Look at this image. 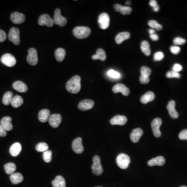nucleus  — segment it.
Here are the masks:
<instances>
[{"label": "nucleus", "mask_w": 187, "mask_h": 187, "mask_svg": "<svg viewBox=\"0 0 187 187\" xmlns=\"http://www.w3.org/2000/svg\"><path fill=\"white\" fill-rule=\"evenodd\" d=\"M66 88L68 92L70 93H78L81 88L80 76H75L70 78L66 83Z\"/></svg>", "instance_id": "1"}, {"label": "nucleus", "mask_w": 187, "mask_h": 187, "mask_svg": "<svg viewBox=\"0 0 187 187\" xmlns=\"http://www.w3.org/2000/svg\"><path fill=\"white\" fill-rule=\"evenodd\" d=\"M73 33L76 38L78 39H83L91 35V30L87 27L79 26L74 28L73 30Z\"/></svg>", "instance_id": "2"}, {"label": "nucleus", "mask_w": 187, "mask_h": 187, "mask_svg": "<svg viewBox=\"0 0 187 187\" xmlns=\"http://www.w3.org/2000/svg\"><path fill=\"white\" fill-rule=\"evenodd\" d=\"M116 162L118 166L121 169H127L131 162V159L126 154L121 153L116 158Z\"/></svg>", "instance_id": "3"}, {"label": "nucleus", "mask_w": 187, "mask_h": 187, "mask_svg": "<svg viewBox=\"0 0 187 187\" xmlns=\"http://www.w3.org/2000/svg\"><path fill=\"white\" fill-rule=\"evenodd\" d=\"M93 163L92 169L93 173L96 176H99L103 173L104 169L100 162V158L98 156H95L93 158Z\"/></svg>", "instance_id": "4"}, {"label": "nucleus", "mask_w": 187, "mask_h": 187, "mask_svg": "<svg viewBox=\"0 0 187 187\" xmlns=\"http://www.w3.org/2000/svg\"><path fill=\"white\" fill-rule=\"evenodd\" d=\"M8 38L15 45H18L20 43L19 29L15 27L12 28L8 35Z\"/></svg>", "instance_id": "5"}, {"label": "nucleus", "mask_w": 187, "mask_h": 187, "mask_svg": "<svg viewBox=\"0 0 187 187\" xmlns=\"http://www.w3.org/2000/svg\"><path fill=\"white\" fill-rule=\"evenodd\" d=\"M53 20L55 24H58L60 27L65 26L67 23L66 18L61 15V9L59 8H56L55 10L54 16Z\"/></svg>", "instance_id": "6"}, {"label": "nucleus", "mask_w": 187, "mask_h": 187, "mask_svg": "<svg viewBox=\"0 0 187 187\" xmlns=\"http://www.w3.org/2000/svg\"><path fill=\"white\" fill-rule=\"evenodd\" d=\"M98 24L101 29H107L110 24V17L108 14L105 13H102L98 17Z\"/></svg>", "instance_id": "7"}, {"label": "nucleus", "mask_w": 187, "mask_h": 187, "mask_svg": "<svg viewBox=\"0 0 187 187\" xmlns=\"http://www.w3.org/2000/svg\"><path fill=\"white\" fill-rule=\"evenodd\" d=\"M162 124V121L159 118L154 119L151 123V128L152 130L153 135L156 137H160L161 136V132L160 131V127Z\"/></svg>", "instance_id": "8"}, {"label": "nucleus", "mask_w": 187, "mask_h": 187, "mask_svg": "<svg viewBox=\"0 0 187 187\" xmlns=\"http://www.w3.org/2000/svg\"><path fill=\"white\" fill-rule=\"evenodd\" d=\"M2 63L6 66L12 67L16 65V59L14 56L11 54H5L1 58Z\"/></svg>", "instance_id": "9"}, {"label": "nucleus", "mask_w": 187, "mask_h": 187, "mask_svg": "<svg viewBox=\"0 0 187 187\" xmlns=\"http://www.w3.org/2000/svg\"><path fill=\"white\" fill-rule=\"evenodd\" d=\"M27 62L31 66H35L38 63V53L35 48H31L28 50Z\"/></svg>", "instance_id": "10"}, {"label": "nucleus", "mask_w": 187, "mask_h": 187, "mask_svg": "<svg viewBox=\"0 0 187 187\" xmlns=\"http://www.w3.org/2000/svg\"><path fill=\"white\" fill-rule=\"evenodd\" d=\"M38 24L40 26H47L48 27H51L54 25L53 19L48 14H43L40 16L38 20Z\"/></svg>", "instance_id": "11"}, {"label": "nucleus", "mask_w": 187, "mask_h": 187, "mask_svg": "<svg viewBox=\"0 0 187 187\" xmlns=\"http://www.w3.org/2000/svg\"><path fill=\"white\" fill-rule=\"evenodd\" d=\"M112 92L114 93H121L125 96H127L130 93V89L122 83H118L115 85L112 88Z\"/></svg>", "instance_id": "12"}, {"label": "nucleus", "mask_w": 187, "mask_h": 187, "mask_svg": "<svg viewBox=\"0 0 187 187\" xmlns=\"http://www.w3.org/2000/svg\"><path fill=\"white\" fill-rule=\"evenodd\" d=\"M72 148L74 152L77 154H81L83 152L84 147L82 144V139L81 138H77L73 141Z\"/></svg>", "instance_id": "13"}, {"label": "nucleus", "mask_w": 187, "mask_h": 187, "mask_svg": "<svg viewBox=\"0 0 187 187\" xmlns=\"http://www.w3.org/2000/svg\"><path fill=\"white\" fill-rule=\"evenodd\" d=\"M94 106V101L91 99H84L80 101L78 108L81 111H86L92 109Z\"/></svg>", "instance_id": "14"}, {"label": "nucleus", "mask_w": 187, "mask_h": 187, "mask_svg": "<svg viewBox=\"0 0 187 187\" xmlns=\"http://www.w3.org/2000/svg\"><path fill=\"white\" fill-rule=\"evenodd\" d=\"M48 121L52 127L57 128L62 121V117L59 114H53L51 115Z\"/></svg>", "instance_id": "15"}, {"label": "nucleus", "mask_w": 187, "mask_h": 187, "mask_svg": "<svg viewBox=\"0 0 187 187\" xmlns=\"http://www.w3.org/2000/svg\"><path fill=\"white\" fill-rule=\"evenodd\" d=\"M11 20L15 24H20L24 22L26 20V17L22 13L14 12L11 14Z\"/></svg>", "instance_id": "16"}, {"label": "nucleus", "mask_w": 187, "mask_h": 187, "mask_svg": "<svg viewBox=\"0 0 187 187\" xmlns=\"http://www.w3.org/2000/svg\"><path fill=\"white\" fill-rule=\"evenodd\" d=\"M143 134V131L142 128H137L133 130L130 135V138L131 139V142L134 143H136L139 142V139L142 137Z\"/></svg>", "instance_id": "17"}, {"label": "nucleus", "mask_w": 187, "mask_h": 187, "mask_svg": "<svg viewBox=\"0 0 187 187\" xmlns=\"http://www.w3.org/2000/svg\"><path fill=\"white\" fill-rule=\"evenodd\" d=\"M127 122V119L126 116L121 115L115 116L110 120V123L112 125H124Z\"/></svg>", "instance_id": "18"}, {"label": "nucleus", "mask_w": 187, "mask_h": 187, "mask_svg": "<svg viewBox=\"0 0 187 187\" xmlns=\"http://www.w3.org/2000/svg\"><path fill=\"white\" fill-rule=\"evenodd\" d=\"M175 105H176L175 101L174 100H171L169 101L168 104L167 106V109L168 111L169 115L171 118H173L174 119H176L179 116L178 112L175 109Z\"/></svg>", "instance_id": "19"}, {"label": "nucleus", "mask_w": 187, "mask_h": 187, "mask_svg": "<svg viewBox=\"0 0 187 187\" xmlns=\"http://www.w3.org/2000/svg\"><path fill=\"white\" fill-rule=\"evenodd\" d=\"M165 163V160L164 158L162 156H158L149 160L148 162V164L150 166H163Z\"/></svg>", "instance_id": "20"}, {"label": "nucleus", "mask_w": 187, "mask_h": 187, "mask_svg": "<svg viewBox=\"0 0 187 187\" xmlns=\"http://www.w3.org/2000/svg\"><path fill=\"white\" fill-rule=\"evenodd\" d=\"M12 119L10 116H5L2 119L0 124L6 131H10L13 128V126L12 124Z\"/></svg>", "instance_id": "21"}, {"label": "nucleus", "mask_w": 187, "mask_h": 187, "mask_svg": "<svg viewBox=\"0 0 187 187\" xmlns=\"http://www.w3.org/2000/svg\"><path fill=\"white\" fill-rule=\"evenodd\" d=\"M13 88L16 91L20 93H26L28 91V87L25 83L22 81H17L13 84Z\"/></svg>", "instance_id": "22"}, {"label": "nucleus", "mask_w": 187, "mask_h": 187, "mask_svg": "<svg viewBox=\"0 0 187 187\" xmlns=\"http://www.w3.org/2000/svg\"><path fill=\"white\" fill-rule=\"evenodd\" d=\"M131 37V35L128 32H123L119 33L115 38V42L118 44H121L123 41L128 40Z\"/></svg>", "instance_id": "23"}, {"label": "nucleus", "mask_w": 187, "mask_h": 187, "mask_svg": "<svg viewBox=\"0 0 187 187\" xmlns=\"http://www.w3.org/2000/svg\"><path fill=\"white\" fill-rule=\"evenodd\" d=\"M154 98H155V95L154 93L149 91L145 93L141 97L140 101L143 104H146L147 103L153 101L154 99Z\"/></svg>", "instance_id": "24"}, {"label": "nucleus", "mask_w": 187, "mask_h": 187, "mask_svg": "<svg viewBox=\"0 0 187 187\" xmlns=\"http://www.w3.org/2000/svg\"><path fill=\"white\" fill-rule=\"evenodd\" d=\"M51 112L48 109H42L39 113V119L42 123L46 122L51 116Z\"/></svg>", "instance_id": "25"}, {"label": "nucleus", "mask_w": 187, "mask_h": 187, "mask_svg": "<svg viewBox=\"0 0 187 187\" xmlns=\"http://www.w3.org/2000/svg\"><path fill=\"white\" fill-rule=\"evenodd\" d=\"M21 145L19 142H16L11 147L9 152L13 157H17L20 154L21 151Z\"/></svg>", "instance_id": "26"}, {"label": "nucleus", "mask_w": 187, "mask_h": 187, "mask_svg": "<svg viewBox=\"0 0 187 187\" xmlns=\"http://www.w3.org/2000/svg\"><path fill=\"white\" fill-rule=\"evenodd\" d=\"M53 187H66V184L65 178L62 176H57L54 180L52 181Z\"/></svg>", "instance_id": "27"}, {"label": "nucleus", "mask_w": 187, "mask_h": 187, "mask_svg": "<svg viewBox=\"0 0 187 187\" xmlns=\"http://www.w3.org/2000/svg\"><path fill=\"white\" fill-rule=\"evenodd\" d=\"M107 56H106V52L104 50L101 48H99L97 50L96 54L92 56V59L93 60H97L99 59L100 61H106Z\"/></svg>", "instance_id": "28"}, {"label": "nucleus", "mask_w": 187, "mask_h": 187, "mask_svg": "<svg viewBox=\"0 0 187 187\" xmlns=\"http://www.w3.org/2000/svg\"><path fill=\"white\" fill-rule=\"evenodd\" d=\"M66 54V51L62 48H57L55 51V56L56 61L58 62H61L64 60Z\"/></svg>", "instance_id": "29"}, {"label": "nucleus", "mask_w": 187, "mask_h": 187, "mask_svg": "<svg viewBox=\"0 0 187 187\" xmlns=\"http://www.w3.org/2000/svg\"><path fill=\"white\" fill-rule=\"evenodd\" d=\"M10 179L12 184H18L21 183L24 180V177L23 175L19 173H16L11 174L10 176Z\"/></svg>", "instance_id": "30"}, {"label": "nucleus", "mask_w": 187, "mask_h": 187, "mask_svg": "<svg viewBox=\"0 0 187 187\" xmlns=\"http://www.w3.org/2000/svg\"><path fill=\"white\" fill-rule=\"evenodd\" d=\"M140 49L142 52L147 56H149L151 54V50L150 48L149 43L148 41H143L141 43Z\"/></svg>", "instance_id": "31"}, {"label": "nucleus", "mask_w": 187, "mask_h": 187, "mask_svg": "<svg viewBox=\"0 0 187 187\" xmlns=\"http://www.w3.org/2000/svg\"><path fill=\"white\" fill-rule=\"evenodd\" d=\"M23 103H24V100L23 98L18 95H16L14 97L11 101V104L14 108L19 107L23 104Z\"/></svg>", "instance_id": "32"}, {"label": "nucleus", "mask_w": 187, "mask_h": 187, "mask_svg": "<svg viewBox=\"0 0 187 187\" xmlns=\"http://www.w3.org/2000/svg\"><path fill=\"white\" fill-rule=\"evenodd\" d=\"M13 98V93L12 92H7L5 93L2 99L3 104L6 106L9 105L11 104V101Z\"/></svg>", "instance_id": "33"}, {"label": "nucleus", "mask_w": 187, "mask_h": 187, "mask_svg": "<svg viewBox=\"0 0 187 187\" xmlns=\"http://www.w3.org/2000/svg\"><path fill=\"white\" fill-rule=\"evenodd\" d=\"M5 171L8 174H12L14 173L16 169V166L13 163H7L4 165Z\"/></svg>", "instance_id": "34"}, {"label": "nucleus", "mask_w": 187, "mask_h": 187, "mask_svg": "<svg viewBox=\"0 0 187 187\" xmlns=\"http://www.w3.org/2000/svg\"><path fill=\"white\" fill-rule=\"evenodd\" d=\"M36 151L39 152H44L48 150V146L45 142H40L36 145L35 147Z\"/></svg>", "instance_id": "35"}, {"label": "nucleus", "mask_w": 187, "mask_h": 187, "mask_svg": "<svg viewBox=\"0 0 187 187\" xmlns=\"http://www.w3.org/2000/svg\"><path fill=\"white\" fill-rule=\"evenodd\" d=\"M148 26L152 28L153 29L155 28L158 31L161 30L163 29V26L158 24V23L154 20H149L148 21Z\"/></svg>", "instance_id": "36"}, {"label": "nucleus", "mask_w": 187, "mask_h": 187, "mask_svg": "<svg viewBox=\"0 0 187 187\" xmlns=\"http://www.w3.org/2000/svg\"><path fill=\"white\" fill-rule=\"evenodd\" d=\"M132 12V8L130 6H121L120 13L123 15H130Z\"/></svg>", "instance_id": "37"}, {"label": "nucleus", "mask_w": 187, "mask_h": 187, "mask_svg": "<svg viewBox=\"0 0 187 187\" xmlns=\"http://www.w3.org/2000/svg\"><path fill=\"white\" fill-rule=\"evenodd\" d=\"M140 72H141V76L149 77L151 75V69L146 66L142 67L141 69H140Z\"/></svg>", "instance_id": "38"}, {"label": "nucleus", "mask_w": 187, "mask_h": 187, "mask_svg": "<svg viewBox=\"0 0 187 187\" xmlns=\"http://www.w3.org/2000/svg\"><path fill=\"white\" fill-rule=\"evenodd\" d=\"M43 159L46 163H49L51 161L52 158V151L51 150H47L43 152Z\"/></svg>", "instance_id": "39"}, {"label": "nucleus", "mask_w": 187, "mask_h": 187, "mask_svg": "<svg viewBox=\"0 0 187 187\" xmlns=\"http://www.w3.org/2000/svg\"><path fill=\"white\" fill-rule=\"evenodd\" d=\"M107 74L109 77H111V78H115V79L120 78V77H121V74H120V73L113 69L110 70L108 71Z\"/></svg>", "instance_id": "40"}, {"label": "nucleus", "mask_w": 187, "mask_h": 187, "mask_svg": "<svg viewBox=\"0 0 187 187\" xmlns=\"http://www.w3.org/2000/svg\"><path fill=\"white\" fill-rule=\"evenodd\" d=\"M166 77L168 78H179L181 77L180 74L178 72H176L175 71H168L166 74Z\"/></svg>", "instance_id": "41"}, {"label": "nucleus", "mask_w": 187, "mask_h": 187, "mask_svg": "<svg viewBox=\"0 0 187 187\" xmlns=\"http://www.w3.org/2000/svg\"><path fill=\"white\" fill-rule=\"evenodd\" d=\"M186 42V40L179 37L175 38L173 41L174 44L176 45H182L185 44Z\"/></svg>", "instance_id": "42"}, {"label": "nucleus", "mask_w": 187, "mask_h": 187, "mask_svg": "<svg viewBox=\"0 0 187 187\" xmlns=\"http://www.w3.org/2000/svg\"><path fill=\"white\" fill-rule=\"evenodd\" d=\"M164 55L162 51H158L154 54V60L155 61H160L164 58Z\"/></svg>", "instance_id": "43"}, {"label": "nucleus", "mask_w": 187, "mask_h": 187, "mask_svg": "<svg viewBox=\"0 0 187 187\" xmlns=\"http://www.w3.org/2000/svg\"><path fill=\"white\" fill-rule=\"evenodd\" d=\"M179 138L180 140H187V130H184L179 133Z\"/></svg>", "instance_id": "44"}, {"label": "nucleus", "mask_w": 187, "mask_h": 187, "mask_svg": "<svg viewBox=\"0 0 187 187\" xmlns=\"http://www.w3.org/2000/svg\"><path fill=\"white\" fill-rule=\"evenodd\" d=\"M180 48L177 46H172L170 47V51L173 54L177 55L180 51Z\"/></svg>", "instance_id": "45"}, {"label": "nucleus", "mask_w": 187, "mask_h": 187, "mask_svg": "<svg viewBox=\"0 0 187 187\" xmlns=\"http://www.w3.org/2000/svg\"><path fill=\"white\" fill-rule=\"evenodd\" d=\"M139 81H140V83L143 84H148L150 81L149 77H145V76H140V78H139Z\"/></svg>", "instance_id": "46"}, {"label": "nucleus", "mask_w": 187, "mask_h": 187, "mask_svg": "<svg viewBox=\"0 0 187 187\" xmlns=\"http://www.w3.org/2000/svg\"><path fill=\"white\" fill-rule=\"evenodd\" d=\"M7 38V35L4 31L0 29V42H3L5 41Z\"/></svg>", "instance_id": "47"}, {"label": "nucleus", "mask_w": 187, "mask_h": 187, "mask_svg": "<svg viewBox=\"0 0 187 187\" xmlns=\"http://www.w3.org/2000/svg\"><path fill=\"white\" fill-rule=\"evenodd\" d=\"M183 69V67L181 65L178 63L175 64L174 65L173 67V71H175L176 72H179V71H181Z\"/></svg>", "instance_id": "48"}, {"label": "nucleus", "mask_w": 187, "mask_h": 187, "mask_svg": "<svg viewBox=\"0 0 187 187\" xmlns=\"http://www.w3.org/2000/svg\"><path fill=\"white\" fill-rule=\"evenodd\" d=\"M6 130L3 128V126L0 124V137H5L6 136L7 133Z\"/></svg>", "instance_id": "49"}, {"label": "nucleus", "mask_w": 187, "mask_h": 187, "mask_svg": "<svg viewBox=\"0 0 187 187\" xmlns=\"http://www.w3.org/2000/svg\"><path fill=\"white\" fill-rule=\"evenodd\" d=\"M149 5L153 8H155L156 6L158 5L157 1H156V0H151L149 2Z\"/></svg>", "instance_id": "50"}, {"label": "nucleus", "mask_w": 187, "mask_h": 187, "mask_svg": "<svg viewBox=\"0 0 187 187\" xmlns=\"http://www.w3.org/2000/svg\"><path fill=\"white\" fill-rule=\"evenodd\" d=\"M150 38H151L152 41H156L158 40V35H157L156 34H154V35H150Z\"/></svg>", "instance_id": "51"}, {"label": "nucleus", "mask_w": 187, "mask_h": 187, "mask_svg": "<svg viewBox=\"0 0 187 187\" xmlns=\"http://www.w3.org/2000/svg\"><path fill=\"white\" fill-rule=\"evenodd\" d=\"M159 9H160V7H159L158 5L157 6H156L155 8H153V10H154V12H158V11H159Z\"/></svg>", "instance_id": "52"}, {"label": "nucleus", "mask_w": 187, "mask_h": 187, "mask_svg": "<svg viewBox=\"0 0 187 187\" xmlns=\"http://www.w3.org/2000/svg\"><path fill=\"white\" fill-rule=\"evenodd\" d=\"M149 32L150 34L151 35H154V34H155L156 32H155L154 29H150L149 30Z\"/></svg>", "instance_id": "53"}, {"label": "nucleus", "mask_w": 187, "mask_h": 187, "mask_svg": "<svg viewBox=\"0 0 187 187\" xmlns=\"http://www.w3.org/2000/svg\"><path fill=\"white\" fill-rule=\"evenodd\" d=\"M131 4V1H126V5H129Z\"/></svg>", "instance_id": "54"}, {"label": "nucleus", "mask_w": 187, "mask_h": 187, "mask_svg": "<svg viewBox=\"0 0 187 187\" xmlns=\"http://www.w3.org/2000/svg\"><path fill=\"white\" fill-rule=\"evenodd\" d=\"M187 187V186H181V187Z\"/></svg>", "instance_id": "55"}, {"label": "nucleus", "mask_w": 187, "mask_h": 187, "mask_svg": "<svg viewBox=\"0 0 187 187\" xmlns=\"http://www.w3.org/2000/svg\"><path fill=\"white\" fill-rule=\"evenodd\" d=\"M100 187V186H97V187Z\"/></svg>", "instance_id": "56"}]
</instances>
